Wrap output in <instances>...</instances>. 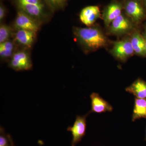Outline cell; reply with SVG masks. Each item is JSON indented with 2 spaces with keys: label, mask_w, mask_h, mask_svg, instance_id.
<instances>
[{
  "label": "cell",
  "mask_w": 146,
  "mask_h": 146,
  "mask_svg": "<svg viewBox=\"0 0 146 146\" xmlns=\"http://www.w3.org/2000/svg\"><path fill=\"white\" fill-rule=\"evenodd\" d=\"M73 33L76 42L86 53L96 51L108 44L107 36L98 27H74Z\"/></svg>",
  "instance_id": "6da1fadb"
},
{
  "label": "cell",
  "mask_w": 146,
  "mask_h": 146,
  "mask_svg": "<svg viewBox=\"0 0 146 146\" xmlns=\"http://www.w3.org/2000/svg\"><path fill=\"white\" fill-rule=\"evenodd\" d=\"M124 13L135 25H138L146 16L145 7L143 0H124Z\"/></svg>",
  "instance_id": "7a4b0ae2"
},
{
  "label": "cell",
  "mask_w": 146,
  "mask_h": 146,
  "mask_svg": "<svg viewBox=\"0 0 146 146\" xmlns=\"http://www.w3.org/2000/svg\"><path fill=\"white\" fill-rule=\"evenodd\" d=\"M136 25L123 12L115 19L108 28V33L110 35L120 36L132 33Z\"/></svg>",
  "instance_id": "3957f363"
},
{
  "label": "cell",
  "mask_w": 146,
  "mask_h": 146,
  "mask_svg": "<svg viewBox=\"0 0 146 146\" xmlns=\"http://www.w3.org/2000/svg\"><path fill=\"white\" fill-rule=\"evenodd\" d=\"M8 66L18 72L31 70L32 61L28 49H23L16 51L9 60Z\"/></svg>",
  "instance_id": "277c9868"
},
{
  "label": "cell",
  "mask_w": 146,
  "mask_h": 146,
  "mask_svg": "<svg viewBox=\"0 0 146 146\" xmlns=\"http://www.w3.org/2000/svg\"><path fill=\"white\" fill-rule=\"evenodd\" d=\"M42 23L24 11L18 9L13 28L15 30L22 29L37 33Z\"/></svg>",
  "instance_id": "5b68a950"
},
{
  "label": "cell",
  "mask_w": 146,
  "mask_h": 146,
  "mask_svg": "<svg viewBox=\"0 0 146 146\" xmlns=\"http://www.w3.org/2000/svg\"><path fill=\"white\" fill-rule=\"evenodd\" d=\"M110 52L117 60L125 62L134 54L130 38H125L114 42Z\"/></svg>",
  "instance_id": "8992f818"
},
{
  "label": "cell",
  "mask_w": 146,
  "mask_h": 146,
  "mask_svg": "<svg viewBox=\"0 0 146 146\" xmlns=\"http://www.w3.org/2000/svg\"><path fill=\"white\" fill-rule=\"evenodd\" d=\"M90 114L89 112L83 116L78 115L76 117L73 125L68 127L67 128V130L72 133V138L71 145L72 146H75L77 145L85 136L87 127L86 118Z\"/></svg>",
  "instance_id": "52a82bcc"
},
{
  "label": "cell",
  "mask_w": 146,
  "mask_h": 146,
  "mask_svg": "<svg viewBox=\"0 0 146 146\" xmlns=\"http://www.w3.org/2000/svg\"><path fill=\"white\" fill-rule=\"evenodd\" d=\"M123 2L114 0L106 7L104 10L102 18L105 26L107 28L112 21L123 13Z\"/></svg>",
  "instance_id": "ba28073f"
},
{
  "label": "cell",
  "mask_w": 146,
  "mask_h": 146,
  "mask_svg": "<svg viewBox=\"0 0 146 146\" xmlns=\"http://www.w3.org/2000/svg\"><path fill=\"white\" fill-rule=\"evenodd\" d=\"M36 33L34 32L25 30H15L13 39L18 46L24 49L31 48L36 39Z\"/></svg>",
  "instance_id": "9c48e42d"
},
{
  "label": "cell",
  "mask_w": 146,
  "mask_h": 146,
  "mask_svg": "<svg viewBox=\"0 0 146 146\" xmlns=\"http://www.w3.org/2000/svg\"><path fill=\"white\" fill-rule=\"evenodd\" d=\"M101 16L100 9L98 6H89L84 7L80 13V20L87 27L92 26Z\"/></svg>",
  "instance_id": "30bf717a"
},
{
  "label": "cell",
  "mask_w": 146,
  "mask_h": 146,
  "mask_svg": "<svg viewBox=\"0 0 146 146\" xmlns=\"http://www.w3.org/2000/svg\"><path fill=\"white\" fill-rule=\"evenodd\" d=\"M91 100V110L89 112L101 114L106 112H111L113 107L107 101L104 99L96 93H92L90 95Z\"/></svg>",
  "instance_id": "8fae6325"
},
{
  "label": "cell",
  "mask_w": 146,
  "mask_h": 146,
  "mask_svg": "<svg viewBox=\"0 0 146 146\" xmlns=\"http://www.w3.org/2000/svg\"><path fill=\"white\" fill-rule=\"evenodd\" d=\"M129 38L134 54L139 56L146 57L145 43L142 33L135 29L131 33Z\"/></svg>",
  "instance_id": "7c38bea8"
},
{
  "label": "cell",
  "mask_w": 146,
  "mask_h": 146,
  "mask_svg": "<svg viewBox=\"0 0 146 146\" xmlns=\"http://www.w3.org/2000/svg\"><path fill=\"white\" fill-rule=\"evenodd\" d=\"M125 91L136 98L146 100V82L142 79L138 78L126 87Z\"/></svg>",
  "instance_id": "4fadbf2b"
},
{
  "label": "cell",
  "mask_w": 146,
  "mask_h": 146,
  "mask_svg": "<svg viewBox=\"0 0 146 146\" xmlns=\"http://www.w3.org/2000/svg\"><path fill=\"white\" fill-rule=\"evenodd\" d=\"M18 46L13 39L0 44L1 59L9 61L15 52L17 50Z\"/></svg>",
  "instance_id": "5bb4252c"
},
{
  "label": "cell",
  "mask_w": 146,
  "mask_h": 146,
  "mask_svg": "<svg viewBox=\"0 0 146 146\" xmlns=\"http://www.w3.org/2000/svg\"><path fill=\"white\" fill-rule=\"evenodd\" d=\"M146 119V100L135 98L132 115V121Z\"/></svg>",
  "instance_id": "9a60e30c"
},
{
  "label": "cell",
  "mask_w": 146,
  "mask_h": 146,
  "mask_svg": "<svg viewBox=\"0 0 146 146\" xmlns=\"http://www.w3.org/2000/svg\"><path fill=\"white\" fill-rule=\"evenodd\" d=\"M15 30L13 27L1 23L0 25V44L11 40L13 38Z\"/></svg>",
  "instance_id": "2e32d148"
},
{
  "label": "cell",
  "mask_w": 146,
  "mask_h": 146,
  "mask_svg": "<svg viewBox=\"0 0 146 146\" xmlns=\"http://www.w3.org/2000/svg\"><path fill=\"white\" fill-rule=\"evenodd\" d=\"M50 10L52 12L65 8L67 0H44Z\"/></svg>",
  "instance_id": "e0dca14e"
},
{
  "label": "cell",
  "mask_w": 146,
  "mask_h": 146,
  "mask_svg": "<svg viewBox=\"0 0 146 146\" xmlns=\"http://www.w3.org/2000/svg\"><path fill=\"white\" fill-rule=\"evenodd\" d=\"M0 146H11L8 135H6L4 129L1 127L0 129Z\"/></svg>",
  "instance_id": "ac0fdd59"
},
{
  "label": "cell",
  "mask_w": 146,
  "mask_h": 146,
  "mask_svg": "<svg viewBox=\"0 0 146 146\" xmlns=\"http://www.w3.org/2000/svg\"><path fill=\"white\" fill-rule=\"evenodd\" d=\"M15 1L16 5L28 4L47 5L44 0H15Z\"/></svg>",
  "instance_id": "d6986e66"
},
{
  "label": "cell",
  "mask_w": 146,
  "mask_h": 146,
  "mask_svg": "<svg viewBox=\"0 0 146 146\" xmlns=\"http://www.w3.org/2000/svg\"><path fill=\"white\" fill-rule=\"evenodd\" d=\"M7 14V10L5 7L1 3L0 5V22L2 23V22L5 18Z\"/></svg>",
  "instance_id": "ffe728a7"
},
{
  "label": "cell",
  "mask_w": 146,
  "mask_h": 146,
  "mask_svg": "<svg viewBox=\"0 0 146 146\" xmlns=\"http://www.w3.org/2000/svg\"><path fill=\"white\" fill-rule=\"evenodd\" d=\"M7 135H8V138H9V141H10L11 146H15V145H14V143H13V140H12V138H11V136L10 135H9V134H7Z\"/></svg>",
  "instance_id": "44dd1931"
},
{
  "label": "cell",
  "mask_w": 146,
  "mask_h": 146,
  "mask_svg": "<svg viewBox=\"0 0 146 146\" xmlns=\"http://www.w3.org/2000/svg\"><path fill=\"white\" fill-rule=\"evenodd\" d=\"M143 35V36L144 40H145V46L146 48V27L145 28V30H144V31L143 33L142 34Z\"/></svg>",
  "instance_id": "7402d4cb"
},
{
  "label": "cell",
  "mask_w": 146,
  "mask_h": 146,
  "mask_svg": "<svg viewBox=\"0 0 146 146\" xmlns=\"http://www.w3.org/2000/svg\"><path fill=\"white\" fill-rule=\"evenodd\" d=\"M143 3L144 4V5H145V7L146 9V0H143Z\"/></svg>",
  "instance_id": "603a6c76"
},
{
  "label": "cell",
  "mask_w": 146,
  "mask_h": 146,
  "mask_svg": "<svg viewBox=\"0 0 146 146\" xmlns=\"http://www.w3.org/2000/svg\"><path fill=\"white\" fill-rule=\"evenodd\" d=\"M145 141H146V135H145Z\"/></svg>",
  "instance_id": "cb8c5ba5"
}]
</instances>
